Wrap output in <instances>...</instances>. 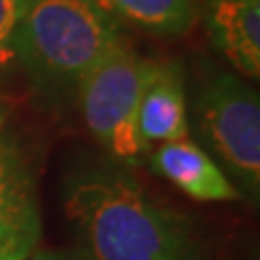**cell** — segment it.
<instances>
[{
    "label": "cell",
    "mask_w": 260,
    "mask_h": 260,
    "mask_svg": "<svg viewBox=\"0 0 260 260\" xmlns=\"http://www.w3.org/2000/svg\"><path fill=\"white\" fill-rule=\"evenodd\" d=\"M193 119L221 172L239 193H260V100L247 80L230 72L206 78L195 93Z\"/></svg>",
    "instance_id": "3"
},
{
    "label": "cell",
    "mask_w": 260,
    "mask_h": 260,
    "mask_svg": "<svg viewBox=\"0 0 260 260\" xmlns=\"http://www.w3.org/2000/svg\"><path fill=\"white\" fill-rule=\"evenodd\" d=\"M137 130L145 152L152 145L180 141L189 137V115L182 85V72L176 65H158L139 104Z\"/></svg>",
    "instance_id": "8"
},
{
    "label": "cell",
    "mask_w": 260,
    "mask_h": 260,
    "mask_svg": "<svg viewBox=\"0 0 260 260\" xmlns=\"http://www.w3.org/2000/svg\"><path fill=\"white\" fill-rule=\"evenodd\" d=\"M152 167L198 202H234L241 198L213 156L189 139L156 145L152 152Z\"/></svg>",
    "instance_id": "6"
},
{
    "label": "cell",
    "mask_w": 260,
    "mask_h": 260,
    "mask_svg": "<svg viewBox=\"0 0 260 260\" xmlns=\"http://www.w3.org/2000/svg\"><path fill=\"white\" fill-rule=\"evenodd\" d=\"M158 65L121 46L78 85V104L89 133L121 165H139L148 154L139 139L137 117Z\"/></svg>",
    "instance_id": "4"
},
{
    "label": "cell",
    "mask_w": 260,
    "mask_h": 260,
    "mask_svg": "<svg viewBox=\"0 0 260 260\" xmlns=\"http://www.w3.org/2000/svg\"><path fill=\"white\" fill-rule=\"evenodd\" d=\"M65 210L91 260H204L186 219L145 195L128 174L74 176L65 186Z\"/></svg>",
    "instance_id": "1"
},
{
    "label": "cell",
    "mask_w": 260,
    "mask_h": 260,
    "mask_svg": "<svg viewBox=\"0 0 260 260\" xmlns=\"http://www.w3.org/2000/svg\"><path fill=\"white\" fill-rule=\"evenodd\" d=\"M28 260H72V258L61 254V251H35Z\"/></svg>",
    "instance_id": "11"
},
{
    "label": "cell",
    "mask_w": 260,
    "mask_h": 260,
    "mask_svg": "<svg viewBox=\"0 0 260 260\" xmlns=\"http://www.w3.org/2000/svg\"><path fill=\"white\" fill-rule=\"evenodd\" d=\"M113 20H124L133 26L158 37L184 35L198 18L195 0H89Z\"/></svg>",
    "instance_id": "9"
},
{
    "label": "cell",
    "mask_w": 260,
    "mask_h": 260,
    "mask_svg": "<svg viewBox=\"0 0 260 260\" xmlns=\"http://www.w3.org/2000/svg\"><path fill=\"white\" fill-rule=\"evenodd\" d=\"M42 239L37 184L0 119V260H28Z\"/></svg>",
    "instance_id": "5"
},
{
    "label": "cell",
    "mask_w": 260,
    "mask_h": 260,
    "mask_svg": "<svg viewBox=\"0 0 260 260\" xmlns=\"http://www.w3.org/2000/svg\"><path fill=\"white\" fill-rule=\"evenodd\" d=\"M24 0H0V56L11 52V39L18 26Z\"/></svg>",
    "instance_id": "10"
},
{
    "label": "cell",
    "mask_w": 260,
    "mask_h": 260,
    "mask_svg": "<svg viewBox=\"0 0 260 260\" xmlns=\"http://www.w3.org/2000/svg\"><path fill=\"white\" fill-rule=\"evenodd\" d=\"M121 46L117 22L89 0H24L11 54L37 87L68 91Z\"/></svg>",
    "instance_id": "2"
},
{
    "label": "cell",
    "mask_w": 260,
    "mask_h": 260,
    "mask_svg": "<svg viewBox=\"0 0 260 260\" xmlns=\"http://www.w3.org/2000/svg\"><path fill=\"white\" fill-rule=\"evenodd\" d=\"M206 28L241 76H260V0H208Z\"/></svg>",
    "instance_id": "7"
}]
</instances>
